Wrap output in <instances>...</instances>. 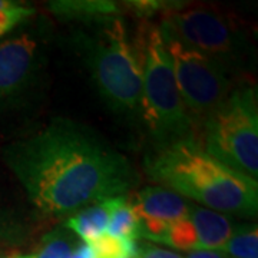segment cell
Instances as JSON below:
<instances>
[{
	"label": "cell",
	"mask_w": 258,
	"mask_h": 258,
	"mask_svg": "<svg viewBox=\"0 0 258 258\" xmlns=\"http://www.w3.org/2000/svg\"><path fill=\"white\" fill-rule=\"evenodd\" d=\"M135 258H184L182 255L176 254L174 251L169 249L159 248V247H154V245H141L138 247V252Z\"/></svg>",
	"instance_id": "obj_19"
},
{
	"label": "cell",
	"mask_w": 258,
	"mask_h": 258,
	"mask_svg": "<svg viewBox=\"0 0 258 258\" xmlns=\"http://www.w3.org/2000/svg\"><path fill=\"white\" fill-rule=\"evenodd\" d=\"M137 215L172 222L188 218L191 205L181 195L164 186H147L128 198Z\"/></svg>",
	"instance_id": "obj_9"
},
{
	"label": "cell",
	"mask_w": 258,
	"mask_h": 258,
	"mask_svg": "<svg viewBox=\"0 0 258 258\" xmlns=\"http://www.w3.org/2000/svg\"><path fill=\"white\" fill-rule=\"evenodd\" d=\"M204 149L232 169L258 178V105L254 85L234 86L201 125Z\"/></svg>",
	"instance_id": "obj_5"
},
{
	"label": "cell",
	"mask_w": 258,
	"mask_h": 258,
	"mask_svg": "<svg viewBox=\"0 0 258 258\" xmlns=\"http://www.w3.org/2000/svg\"><path fill=\"white\" fill-rule=\"evenodd\" d=\"M144 169L151 181L204 208L248 218L257 215V181L210 155L197 139L152 148Z\"/></svg>",
	"instance_id": "obj_2"
},
{
	"label": "cell",
	"mask_w": 258,
	"mask_h": 258,
	"mask_svg": "<svg viewBox=\"0 0 258 258\" xmlns=\"http://www.w3.org/2000/svg\"><path fill=\"white\" fill-rule=\"evenodd\" d=\"M76 247L78 242L72 234L62 227L43 237L33 252L28 255H19V258H69Z\"/></svg>",
	"instance_id": "obj_13"
},
{
	"label": "cell",
	"mask_w": 258,
	"mask_h": 258,
	"mask_svg": "<svg viewBox=\"0 0 258 258\" xmlns=\"http://www.w3.org/2000/svg\"><path fill=\"white\" fill-rule=\"evenodd\" d=\"M221 251L230 258H258L257 225L234 228L232 237Z\"/></svg>",
	"instance_id": "obj_15"
},
{
	"label": "cell",
	"mask_w": 258,
	"mask_h": 258,
	"mask_svg": "<svg viewBox=\"0 0 258 258\" xmlns=\"http://www.w3.org/2000/svg\"><path fill=\"white\" fill-rule=\"evenodd\" d=\"M134 45L142 68L141 120L147 126L154 148L197 139V129L178 91L159 25L144 23Z\"/></svg>",
	"instance_id": "obj_4"
},
{
	"label": "cell",
	"mask_w": 258,
	"mask_h": 258,
	"mask_svg": "<svg viewBox=\"0 0 258 258\" xmlns=\"http://www.w3.org/2000/svg\"><path fill=\"white\" fill-rule=\"evenodd\" d=\"M123 198L125 195H120V197L109 198L101 203L91 204L78 212H75L72 217H69L64 221L63 227L66 230L75 232L78 237H81L83 242L92 244L93 241H96L106 234L112 212Z\"/></svg>",
	"instance_id": "obj_11"
},
{
	"label": "cell",
	"mask_w": 258,
	"mask_h": 258,
	"mask_svg": "<svg viewBox=\"0 0 258 258\" xmlns=\"http://www.w3.org/2000/svg\"><path fill=\"white\" fill-rule=\"evenodd\" d=\"M185 3H176V2H162V0H135V2H126L123 3L125 9L129 10L134 16L141 19H149L157 15H166L169 12L184 8Z\"/></svg>",
	"instance_id": "obj_18"
},
{
	"label": "cell",
	"mask_w": 258,
	"mask_h": 258,
	"mask_svg": "<svg viewBox=\"0 0 258 258\" xmlns=\"http://www.w3.org/2000/svg\"><path fill=\"white\" fill-rule=\"evenodd\" d=\"M50 13L64 22L95 26L122 18L120 6L109 0H57L47 5Z\"/></svg>",
	"instance_id": "obj_10"
},
{
	"label": "cell",
	"mask_w": 258,
	"mask_h": 258,
	"mask_svg": "<svg viewBox=\"0 0 258 258\" xmlns=\"http://www.w3.org/2000/svg\"><path fill=\"white\" fill-rule=\"evenodd\" d=\"M188 218L197 232L198 249L221 251L232 237L234 225L230 218L221 212L191 205Z\"/></svg>",
	"instance_id": "obj_12"
},
{
	"label": "cell",
	"mask_w": 258,
	"mask_h": 258,
	"mask_svg": "<svg viewBox=\"0 0 258 258\" xmlns=\"http://www.w3.org/2000/svg\"><path fill=\"white\" fill-rule=\"evenodd\" d=\"M159 29L172 62L178 91L198 134L204 120L231 93L232 78L221 66L185 45L161 25Z\"/></svg>",
	"instance_id": "obj_7"
},
{
	"label": "cell",
	"mask_w": 258,
	"mask_h": 258,
	"mask_svg": "<svg viewBox=\"0 0 258 258\" xmlns=\"http://www.w3.org/2000/svg\"><path fill=\"white\" fill-rule=\"evenodd\" d=\"M2 154L29 201L52 217L125 195L137 179L128 158L92 128L68 118H53Z\"/></svg>",
	"instance_id": "obj_1"
},
{
	"label": "cell",
	"mask_w": 258,
	"mask_h": 258,
	"mask_svg": "<svg viewBox=\"0 0 258 258\" xmlns=\"http://www.w3.org/2000/svg\"><path fill=\"white\" fill-rule=\"evenodd\" d=\"M68 40L106 106L126 119H141L142 68L122 18L74 29Z\"/></svg>",
	"instance_id": "obj_3"
},
{
	"label": "cell",
	"mask_w": 258,
	"mask_h": 258,
	"mask_svg": "<svg viewBox=\"0 0 258 258\" xmlns=\"http://www.w3.org/2000/svg\"><path fill=\"white\" fill-rule=\"evenodd\" d=\"M161 244L178 249H198V238L189 218L172 222Z\"/></svg>",
	"instance_id": "obj_17"
},
{
	"label": "cell",
	"mask_w": 258,
	"mask_h": 258,
	"mask_svg": "<svg viewBox=\"0 0 258 258\" xmlns=\"http://www.w3.org/2000/svg\"><path fill=\"white\" fill-rule=\"evenodd\" d=\"M69 258H98L95 251H93L92 245L82 242V244H78V247L74 249V252L71 254Z\"/></svg>",
	"instance_id": "obj_21"
},
{
	"label": "cell",
	"mask_w": 258,
	"mask_h": 258,
	"mask_svg": "<svg viewBox=\"0 0 258 258\" xmlns=\"http://www.w3.org/2000/svg\"><path fill=\"white\" fill-rule=\"evenodd\" d=\"M89 245H92L98 258H135L139 247L134 238H119L108 234Z\"/></svg>",
	"instance_id": "obj_16"
},
{
	"label": "cell",
	"mask_w": 258,
	"mask_h": 258,
	"mask_svg": "<svg viewBox=\"0 0 258 258\" xmlns=\"http://www.w3.org/2000/svg\"><path fill=\"white\" fill-rule=\"evenodd\" d=\"M15 2H10V0H0V9H5V8H9L12 6Z\"/></svg>",
	"instance_id": "obj_22"
},
{
	"label": "cell",
	"mask_w": 258,
	"mask_h": 258,
	"mask_svg": "<svg viewBox=\"0 0 258 258\" xmlns=\"http://www.w3.org/2000/svg\"><path fill=\"white\" fill-rule=\"evenodd\" d=\"M108 235L119 238H134L139 237V220L137 212L134 211L128 198L125 197L120 204L113 210L111 221L106 230Z\"/></svg>",
	"instance_id": "obj_14"
},
{
	"label": "cell",
	"mask_w": 258,
	"mask_h": 258,
	"mask_svg": "<svg viewBox=\"0 0 258 258\" xmlns=\"http://www.w3.org/2000/svg\"><path fill=\"white\" fill-rule=\"evenodd\" d=\"M40 28L0 43V112L35 106L46 82V37Z\"/></svg>",
	"instance_id": "obj_8"
},
{
	"label": "cell",
	"mask_w": 258,
	"mask_h": 258,
	"mask_svg": "<svg viewBox=\"0 0 258 258\" xmlns=\"http://www.w3.org/2000/svg\"><path fill=\"white\" fill-rule=\"evenodd\" d=\"M185 258H230L224 251H212V249H195L191 251Z\"/></svg>",
	"instance_id": "obj_20"
},
{
	"label": "cell",
	"mask_w": 258,
	"mask_h": 258,
	"mask_svg": "<svg viewBox=\"0 0 258 258\" xmlns=\"http://www.w3.org/2000/svg\"><path fill=\"white\" fill-rule=\"evenodd\" d=\"M0 258H19V255H2L0 254Z\"/></svg>",
	"instance_id": "obj_23"
},
{
	"label": "cell",
	"mask_w": 258,
	"mask_h": 258,
	"mask_svg": "<svg viewBox=\"0 0 258 258\" xmlns=\"http://www.w3.org/2000/svg\"><path fill=\"white\" fill-rule=\"evenodd\" d=\"M159 25L221 66L230 76H240L252 69L254 47L238 25L220 10L184 6L164 15Z\"/></svg>",
	"instance_id": "obj_6"
},
{
	"label": "cell",
	"mask_w": 258,
	"mask_h": 258,
	"mask_svg": "<svg viewBox=\"0 0 258 258\" xmlns=\"http://www.w3.org/2000/svg\"><path fill=\"white\" fill-rule=\"evenodd\" d=\"M3 35H6V33H5V32H3V29L0 28V37L3 36Z\"/></svg>",
	"instance_id": "obj_24"
}]
</instances>
